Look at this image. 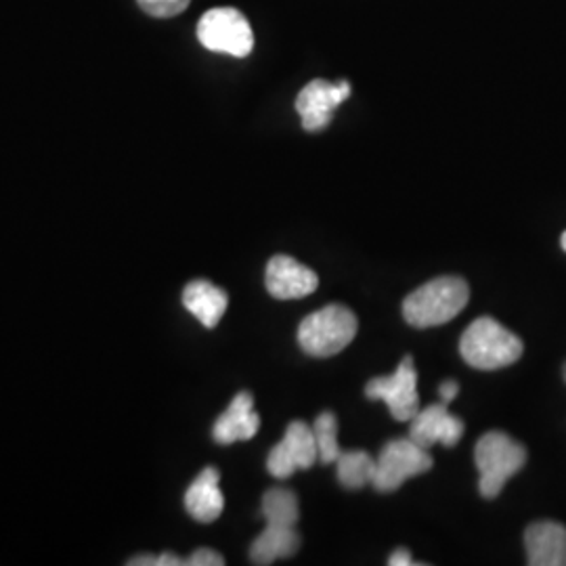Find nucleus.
I'll return each instance as SVG.
<instances>
[{"label": "nucleus", "mask_w": 566, "mask_h": 566, "mask_svg": "<svg viewBox=\"0 0 566 566\" xmlns=\"http://www.w3.org/2000/svg\"><path fill=\"white\" fill-rule=\"evenodd\" d=\"M468 301L470 287L462 277H437L405 298V322L422 329L446 325L464 311Z\"/></svg>", "instance_id": "1"}, {"label": "nucleus", "mask_w": 566, "mask_h": 566, "mask_svg": "<svg viewBox=\"0 0 566 566\" xmlns=\"http://www.w3.org/2000/svg\"><path fill=\"white\" fill-rule=\"evenodd\" d=\"M525 344L491 317H481L462 334L460 353L465 364L481 371H495L516 364L523 357Z\"/></svg>", "instance_id": "2"}, {"label": "nucleus", "mask_w": 566, "mask_h": 566, "mask_svg": "<svg viewBox=\"0 0 566 566\" xmlns=\"http://www.w3.org/2000/svg\"><path fill=\"white\" fill-rule=\"evenodd\" d=\"M357 317L344 304H327L304 317L298 327V344L311 357H334L357 336Z\"/></svg>", "instance_id": "3"}, {"label": "nucleus", "mask_w": 566, "mask_h": 566, "mask_svg": "<svg viewBox=\"0 0 566 566\" xmlns=\"http://www.w3.org/2000/svg\"><path fill=\"white\" fill-rule=\"evenodd\" d=\"M474 462L481 472L479 489L485 500H495L507 481L526 464V449L506 432H486L474 449Z\"/></svg>", "instance_id": "4"}, {"label": "nucleus", "mask_w": 566, "mask_h": 566, "mask_svg": "<svg viewBox=\"0 0 566 566\" xmlns=\"http://www.w3.org/2000/svg\"><path fill=\"white\" fill-rule=\"evenodd\" d=\"M198 41L212 53L248 57L254 49V32L242 11L233 7H219L203 13L198 23Z\"/></svg>", "instance_id": "5"}, {"label": "nucleus", "mask_w": 566, "mask_h": 566, "mask_svg": "<svg viewBox=\"0 0 566 566\" xmlns=\"http://www.w3.org/2000/svg\"><path fill=\"white\" fill-rule=\"evenodd\" d=\"M432 468V455L413 439L388 441L376 458V474L371 485L380 493H392L405 481L424 474Z\"/></svg>", "instance_id": "6"}, {"label": "nucleus", "mask_w": 566, "mask_h": 566, "mask_svg": "<svg viewBox=\"0 0 566 566\" xmlns=\"http://www.w3.org/2000/svg\"><path fill=\"white\" fill-rule=\"evenodd\" d=\"M365 395L367 399L385 401L395 420L411 422L420 411L418 371L413 359L407 355L392 376L371 378L365 386Z\"/></svg>", "instance_id": "7"}, {"label": "nucleus", "mask_w": 566, "mask_h": 566, "mask_svg": "<svg viewBox=\"0 0 566 566\" xmlns=\"http://www.w3.org/2000/svg\"><path fill=\"white\" fill-rule=\"evenodd\" d=\"M319 462L313 426L292 422L287 426L282 441L271 449L266 468L275 479H290L294 472L306 470Z\"/></svg>", "instance_id": "8"}, {"label": "nucleus", "mask_w": 566, "mask_h": 566, "mask_svg": "<svg viewBox=\"0 0 566 566\" xmlns=\"http://www.w3.org/2000/svg\"><path fill=\"white\" fill-rule=\"evenodd\" d=\"M350 97L348 82L313 81L296 97V112L301 114L304 130L319 133L329 126L334 112Z\"/></svg>", "instance_id": "9"}, {"label": "nucleus", "mask_w": 566, "mask_h": 566, "mask_svg": "<svg viewBox=\"0 0 566 566\" xmlns=\"http://www.w3.org/2000/svg\"><path fill=\"white\" fill-rule=\"evenodd\" d=\"M266 290L277 301H298L313 294L319 285V277L313 269L294 261L292 256L277 254L266 264L264 273Z\"/></svg>", "instance_id": "10"}, {"label": "nucleus", "mask_w": 566, "mask_h": 566, "mask_svg": "<svg viewBox=\"0 0 566 566\" xmlns=\"http://www.w3.org/2000/svg\"><path fill=\"white\" fill-rule=\"evenodd\" d=\"M464 434V422L449 413L447 403L428 405L416 413L409 426V439L418 446L430 449L432 446L455 447Z\"/></svg>", "instance_id": "11"}, {"label": "nucleus", "mask_w": 566, "mask_h": 566, "mask_svg": "<svg viewBox=\"0 0 566 566\" xmlns=\"http://www.w3.org/2000/svg\"><path fill=\"white\" fill-rule=\"evenodd\" d=\"M525 547L531 566H566V526L554 521L533 523L525 531Z\"/></svg>", "instance_id": "12"}, {"label": "nucleus", "mask_w": 566, "mask_h": 566, "mask_svg": "<svg viewBox=\"0 0 566 566\" xmlns=\"http://www.w3.org/2000/svg\"><path fill=\"white\" fill-rule=\"evenodd\" d=\"M261 428V418L254 411V399L250 392H240L223 416L214 422L212 437L221 446H231L235 441H250Z\"/></svg>", "instance_id": "13"}, {"label": "nucleus", "mask_w": 566, "mask_h": 566, "mask_svg": "<svg viewBox=\"0 0 566 566\" xmlns=\"http://www.w3.org/2000/svg\"><path fill=\"white\" fill-rule=\"evenodd\" d=\"M219 481L221 474L217 468H203L198 479L187 489L185 507L193 521L208 525L223 514L224 497Z\"/></svg>", "instance_id": "14"}, {"label": "nucleus", "mask_w": 566, "mask_h": 566, "mask_svg": "<svg viewBox=\"0 0 566 566\" xmlns=\"http://www.w3.org/2000/svg\"><path fill=\"white\" fill-rule=\"evenodd\" d=\"M182 304L203 327L212 329L223 319L229 296L223 287L206 282V280H196V282L185 285Z\"/></svg>", "instance_id": "15"}, {"label": "nucleus", "mask_w": 566, "mask_h": 566, "mask_svg": "<svg viewBox=\"0 0 566 566\" xmlns=\"http://www.w3.org/2000/svg\"><path fill=\"white\" fill-rule=\"evenodd\" d=\"M301 547V535L294 526L266 525L250 547L254 565H273L277 558H290Z\"/></svg>", "instance_id": "16"}, {"label": "nucleus", "mask_w": 566, "mask_h": 566, "mask_svg": "<svg viewBox=\"0 0 566 566\" xmlns=\"http://www.w3.org/2000/svg\"><path fill=\"white\" fill-rule=\"evenodd\" d=\"M338 481L344 489L357 491L371 485L376 474V460L367 451H343L336 460Z\"/></svg>", "instance_id": "17"}, {"label": "nucleus", "mask_w": 566, "mask_h": 566, "mask_svg": "<svg viewBox=\"0 0 566 566\" xmlns=\"http://www.w3.org/2000/svg\"><path fill=\"white\" fill-rule=\"evenodd\" d=\"M263 516L266 525L296 526L298 497L290 489H269L263 497Z\"/></svg>", "instance_id": "18"}, {"label": "nucleus", "mask_w": 566, "mask_h": 566, "mask_svg": "<svg viewBox=\"0 0 566 566\" xmlns=\"http://www.w3.org/2000/svg\"><path fill=\"white\" fill-rule=\"evenodd\" d=\"M313 434L317 443L319 462L334 464L343 453V449L338 446V418L332 411H324L322 416H317L313 424Z\"/></svg>", "instance_id": "19"}, {"label": "nucleus", "mask_w": 566, "mask_h": 566, "mask_svg": "<svg viewBox=\"0 0 566 566\" xmlns=\"http://www.w3.org/2000/svg\"><path fill=\"white\" fill-rule=\"evenodd\" d=\"M137 2L147 15L158 18V20H168V18L181 15L191 0H137Z\"/></svg>", "instance_id": "20"}, {"label": "nucleus", "mask_w": 566, "mask_h": 566, "mask_svg": "<svg viewBox=\"0 0 566 566\" xmlns=\"http://www.w3.org/2000/svg\"><path fill=\"white\" fill-rule=\"evenodd\" d=\"M185 565L187 566H223L224 558L219 554V552H214V549H210V547H200V549H196L187 560H185Z\"/></svg>", "instance_id": "21"}, {"label": "nucleus", "mask_w": 566, "mask_h": 566, "mask_svg": "<svg viewBox=\"0 0 566 566\" xmlns=\"http://www.w3.org/2000/svg\"><path fill=\"white\" fill-rule=\"evenodd\" d=\"M458 392H460V386H458L455 380H446L443 385L439 386V395H441L443 403L449 405L451 401H455Z\"/></svg>", "instance_id": "22"}, {"label": "nucleus", "mask_w": 566, "mask_h": 566, "mask_svg": "<svg viewBox=\"0 0 566 566\" xmlns=\"http://www.w3.org/2000/svg\"><path fill=\"white\" fill-rule=\"evenodd\" d=\"M388 565L390 566H411L413 565V560H411V554H409V549H405V547H399V549H395L390 556H388Z\"/></svg>", "instance_id": "23"}, {"label": "nucleus", "mask_w": 566, "mask_h": 566, "mask_svg": "<svg viewBox=\"0 0 566 566\" xmlns=\"http://www.w3.org/2000/svg\"><path fill=\"white\" fill-rule=\"evenodd\" d=\"M156 563H158V556H151V554H143L128 560L130 566H156Z\"/></svg>", "instance_id": "24"}, {"label": "nucleus", "mask_w": 566, "mask_h": 566, "mask_svg": "<svg viewBox=\"0 0 566 566\" xmlns=\"http://www.w3.org/2000/svg\"><path fill=\"white\" fill-rule=\"evenodd\" d=\"M185 565V560L179 558V556H175V554H163V556H158V563L156 566H182Z\"/></svg>", "instance_id": "25"}, {"label": "nucleus", "mask_w": 566, "mask_h": 566, "mask_svg": "<svg viewBox=\"0 0 566 566\" xmlns=\"http://www.w3.org/2000/svg\"><path fill=\"white\" fill-rule=\"evenodd\" d=\"M560 243H563V250L566 252V231L563 233V238H560Z\"/></svg>", "instance_id": "26"}, {"label": "nucleus", "mask_w": 566, "mask_h": 566, "mask_svg": "<svg viewBox=\"0 0 566 566\" xmlns=\"http://www.w3.org/2000/svg\"><path fill=\"white\" fill-rule=\"evenodd\" d=\"M563 374H565V380H566V364H565V371H563Z\"/></svg>", "instance_id": "27"}]
</instances>
